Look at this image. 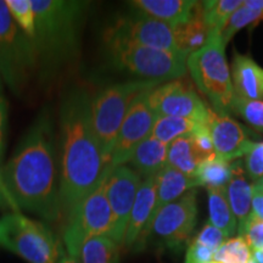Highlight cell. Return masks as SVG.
Segmentation results:
<instances>
[{
	"mask_svg": "<svg viewBox=\"0 0 263 263\" xmlns=\"http://www.w3.org/2000/svg\"><path fill=\"white\" fill-rule=\"evenodd\" d=\"M55 140L51 118L43 112L0 172V180L12 205L48 222L61 218L60 171Z\"/></svg>",
	"mask_w": 263,
	"mask_h": 263,
	"instance_id": "cell-1",
	"label": "cell"
},
{
	"mask_svg": "<svg viewBox=\"0 0 263 263\" xmlns=\"http://www.w3.org/2000/svg\"><path fill=\"white\" fill-rule=\"evenodd\" d=\"M90 106V97L81 89L70 91L61 103L59 171L64 221L112 171L94 133Z\"/></svg>",
	"mask_w": 263,
	"mask_h": 263,
	"instance_id": "cell-2",
	"label": "cell"
},
{
	"mask_svg": "<svg viewBox=\"0 0 263 263\" xmlns=\"http://www.w3.org/2000/svg\"><path fill=\"white\" fill-rule=\"evenodd\" d=\"M35 16L33 38L39 61L59 65L78 54L82 20L88 3L77 0H31Z\"/></svg>",
	"mask_w": 263,
	"mask_h": 263,
	"instance_id": "cell-3",
	"label": "cell"
},
{
	"mask_svg": "<svg viewBox=\"0 0 263 263\" xmlns=\"http://www.w3.org/2000/svg\"><path fill=\"white\" fill-rule=\"evenodd\" d=\"M186 68L197 89L211 103L212 110L229 116L235 94L221 32L210 33L206 44L186 59Z\"/></svg>",
	"mask_w": 263,
	"mask_h": 263,
	"instance_id": "cell-4",
	"label": "cell"
},
{
	"mask_svg": "<svg viewBox=\"0 0 263 263\" xmlns=\"http://www.w3.org/2000/svg\"><path fill=\"white\" fill-rule=\"evenodd\" d=\"M160 83L162 82L147 80L116 83L108 85L91 100V123L108 166L118 130L132 105Z\"/></svg>",
	"mask_w": 263,
	"mask_h": 263,
	"instance_id": "cell-5",
	"label": "cell"
},
{
	"mask_svg": "<svg viewBox=\"0 0 263 263\" xmlns=\"http://www.w3.org/2000/svg\"><path fill=\"white\" fill-rule=\"evenodd\" d=\"M104 44L108 60L115 67L147 81L178 80L188 71L186 58L179 52L143 47L106 35H104Z\"/></svg>",
	"mask_w": 263,
	"mask_h": 263,
	"instance_id": "cell-6",
	"label": "cell"
},
{
	"mask_svg": "<svg viewBox=\"0 0 263 263\" xmlns=\"http://www.w3.org/2000/svg\"><path fill=\"white\" fill-rule=\"evenodd\" d=\"M0 246L28 263H57L62 246L44 223L20 212L0 219Z\"/></svg>",
	"mask_w": 263,
	"mask_h": 263,
	"instance_id": "cell-7",
	"label": "cell"
},
{
	"mask_svg": "<svg viewBox=\"0 0 263 263\" xmlns=\"http://www.w3.org/2000/svg\"><path fill=\"white\" fill-rule=\"evenodd\" d=\"M38 64L34 42L18 27L6 3L0 0V74L11 90L18 94Z\"/></svg>",
	"mask_w": 263,
	"mask_h": 263,
	"instance_id": "cell-8",
	"label": "cell"
},
{
	"mask_svg": "<svg viewBox=\"0 0 263 263\" xmlns=\"http://www.w3.org/2000/svg\"><path fill=\"white\" fill-rule=\"evenodd\" d=\"M110 173L104 177L98 188L85 197L65 221L62 239L65 250L72 257H80L82 245L87 240L95 236L108 238L110 235L112 212L106 195V183Z\"/></svg>",
	"mask_w": 263,
	"mask_h": 263,
	"instance_id": "cell-9",
	"label": "cell"
},
{
	"mask_svg": "<svg viewBox=\"0 0 263 263\" xmlns=\"http://www.w3.org/2000/svg\"><path fill=\"white\" fill-rule=\"evenodd\" d=\"M196 216V192L192 189L154 215L147 229L146 240L154 236L164 248L182 249L195 229Z\"/></svg>",
	"mask_w": 263,
	"mask_h": 263,
	"instance_id": "cell-10",
	"label": "cell"
},
{
	"mask_svg": "<svg viewBox=\"0 0 263 263\" xmlns=\"http://www.w3.org/2000/svg\"><path fill=\"white\" fill-rule=\"evenodd\" d=\"M150 107L159 116L182 117L196 123H207L209 106L183 78L157 85L147 95Z\"/></svg>",
	"mask_w": 263,
	"mask_h": 263,
	"instance_id": "cell-11",
	"label": "cell"
},
{
	"mask_svg": "<svg viewBox=\"0 0 263 263\" xmlns=\"http://www.w3.org/2000/svg\"><path fill=\"white\" fill-rule=\"evenodd\" d=\"M141 184V177L130 167L118 166L108 174L106 195L112 212V227L108 238L118 246L123 245L134 200Z\"/></svg>",
	"mask_w": 263,
	"mask_h": 263,
	"instance_id": "cell-12",
	"label": "cell"
},
{
	"mask_svg": "<svg viewBox=\"0 0 263 263\" xmlns=\"http://www.w3.org/2000/svg\"><path fill=\"white\" fill-rule=\"evenodd\" d=\"M104 35L124 39L159 50L179 52L174 37V28L140 14L121 16L116 18L114 24L106 28Z\"/></svg>",
	"mask_w": 263,
	"mask_h": 263,
	"instance_id": "cell-13",
	"label": "cell"
},
{
	"mask_svg": "<svg viewBox=\"0 0 263 263\" xmlns=\"http://www.w3.org/2000/svg\"><path fill=\"white\" fill-rule=\"evenodd\" d=\"M149 93L141 95L132 105L122 126L118 130L110 156L111 170L128 163L136 147L141 141L150 137L154 124L157 120V115L150 107L149 99H147Z\"/></svg>",
	"mask_w": 263,
	"mask_h": 263,
	"instance_id": "cell-14",
	"label": "cell"
},
{
	"mask_svg": "<svg viewBox=\"0 0 263 263\" xmlns=\"http://www.w3.org/2000/svg\"><path fill=\"white\" fill-rule=\"evenodd\" d=\"M207 127L211 134L216 155L229 162L246 156L254 141L249 139L248 132L228 115H218L209 106Z\"/></svg>",
	"mask_w": 263,
	"mask_h": 263,
	"instance_id": "cell-15",
	"label": "cell"
},
{
	"mask_svg": "<svg viewBox=\"0 0 263 263\" xmlns=\"http://www.w3.org/2000/svg\"><path fill=\"white\" fill-rule=\"evenodd\" d=\"M156 205V176L141 180L128 222L123 245L141 249L146 242V234Z\"/></svg>",
	"mask_w": 263,
	"mask_h": 263,
	"instance_id": "cell-16",
	"label": "cell"
},
{
	"mask_svg": "<svg viewBox=\"0 0 263 263\" xmlns=\"http://www.w3.org/2000/svg\"><path fill=\"white\" fill-rule=\"evenodd\" d=\"M197 3L194 0H133L128 4L136 10L137 14L176 28L189 21Z\"/></svg>",
	"mask_w": 263,
	"mask_h": 263,
	"instance_id": "cell-17",
	"label": "cell"
},
{
	"mask_svg": "<svg viewBox=\"0 0 263 263\" xmlns=\"http://www.w3.org/2000/svg\"><path fill=\"white\" fill-rule=\"evenodd\" d=\"M230 73L235 97L263 101V68L254 59L235 51Z\"/></svg>",
	"mask_w": 263,
	"mask_h": 263,
	"instance_id": "cell-18",
	"label": "cell"
},
{
	"mask_svg": "<svg viewBox=\"0 0 263 263\" xmlns=\"http://www.w3.org/2000/svg\"><path fill=\"white\" fill-rule=\"evenodd\" d=\"M226 195L233 215L236 218L239 233L251 216L252 200V184L246 179L245 171L240 161L232 163V177L226 188Z\"/></svg>",
	"mask_w": 263,
	"mask_h": 263,
	"instance_id": "cell-19",
	"label": "cell"
},
{
	"mask_svg": "<svg viewBox=\"0 0 263 263\" xmlns=\"http://www.w3.org/2000/svg\"><path fill=\"white\" fill-rule=\"evenodd\" d=\"M168 145L149 137L143 140L132 154L128 163L144 179L155 177L167 166Z\"/></svg>",
	"mask_w": 263,
	"mask_h": 263,
	"instance_id": "cell-20",
	"label": "cell"
},
{
	"mask_svg": "<svg viewBox=\"0 0 263 263\" xmlns=\"http://www.w3.org/2000/svg\"><path fill=\"white\" fill-rule=\"evenodd\" d=\"M196 186L195 179L180 173L172 167L166 166L156 174V205L154 215L163 206L176 201L186 192Z\"/></svg>",
	"mask_w": 263,
	"mask_h": 263,
	"instance_id": "cell-21",
	"label": "cell"
},
{
	"mask_svg": "<svg viewBox=\"0 0 263 263\" xmlns=\"http://www.w3.org/2000/svg\"><path fill=\"white\" fill-rule=\"evenodd\" d=\"M210 33L211 31L203 20L199 2L189 21L174 28V37H176L178 51L188 59L189 55L201 49L206 44Z\"/></svg>",
	"mask_w": 263,
	"mask_h": 263,
	"instance_id": "cell-22",
	"label": "cell"
},
{
	"mask_svg": "<svg viewBox=\"0 0 263 263\" xmlns=\"http://www.w3.org/2000/svg\"><path fill=\"white\" fill-rule=\"evenodd\" d=\"M232 177V162L213 155L197 167L194 179L197 186L206 189H226Z\"/></svg>",
	"mask_w": 263,
	"mask_h": 263,
	"instance_id": "cell-23",
	"label": "cell"
},
{
	"mask_svg": "<svg viewBox=\"0 0 263 263\" xmlns=\"http://www.w3.org/2000/svg\"><path fill=\"white\" fill-rule=\"evenodd\" d=\"M207 195H209V223L221 230L227 238L230 239L238 230V223L229 206L226 189H207Z\"/></svg>",
	"mask_w": 263,
	"mask_h": 263,
	"instance_id": "cell-24",
	"label": "cell"
},
{
	"mask_svg": "<svg viewBox=\"0 0 263 263\" xmlns=\"http://www.w3.org/2000/svg\"><path fill=\"white\" fill-rule=\"evenodd\" d=\"M200 163L201 161L194 149L190 134L178 138L168 145L167 166L194 178Z\"/></svg>",
	"mask_w": 263,
	"mask_h": 263,
	"instance_id": "cell-25",
	"label": "cell"
},
{
	"mask_svg": "<svg viewBox=\"0 0 263 263\" xmlns=\"http://www.w3.org/2000/svg\"><path fill=\"white\" fill-rule=\"evenodd\" d=\"M81 263H120L118 245L107 236H95L82 245Z\"/></svg>",
	"mask_w": 263,
	"mask_h": 263,
	"instance_id": "cell-26",
	"label": "cell"
},
{
	"mask_svg": "<svg viewBox=\"0 0 263 263\" xmlns=\"http://www.w3.org/2000/svg\"><path fill=\"white\" fill-rule=\"evenodd\" d=\"M197 124L199 123L182 117L159 116L154 124L150 137L170 145L172 141L178 138L192 133Z\"/></svg>",
	"mask_w": 263,
	"mask_h": 263,
	"instance_id": "cell-27",
	"label": "cell"
},
{
	"mask_svg": "<svg viewBox=\"0 0 263 263\" xmlns=\"http://www.w3.org/2000/svg\"><path fill=\"white\" fill-rule=\"evenodd\" d=\"M244 2L241 0H211V2H200V8L210 31L221 32L230 16Z\"/></svg>",
	"mask_w": 263,
	"mask_h": 263,
	"instance_id": "cell-28",
	"label": "cell"
},
{
	"mask_svg": "<svg viewBox=\"0 0 263 263\" xmlns=\"http://www.w3.org/2000/svg\"><path fill=\"white\" fill-rule=\"evenodd\" d=\"M263 21V11H255L242 4L234 14L230 16L221 31L222 41L227 45L240 29L249 27L251 25H257Z\"/></svg>",
	"mask_w": 263,
	"mask_h": 263,
	"instance_id": "cell-29",
	"label": "cell"
},
{
	"mask_svg": "<svg viewBox=\"0 0 263 263\" xmlns=\"http://www.w3.org/2000/svg\"><path fill=\"white\" fill-rule=\"evenodd\" d=\"M213 259L218 263H249L251 259V249L246 240L238 235L227 239L217 249Z\"/></svg>",
	"mask_w": 263,
	"mask_h": 263,
	"instance_id": "cell-30",
	"label": "cell"
},
{
	"mask_svg": "<svg viewBox=\"0 0 263 263\" xmlns=\"http://www.w3.org/2000/svg\"><path fill=\"white\" fill-rule=\"evenodd\" d=\"M10 14L15 20L18 27L29 38H34L35 34V16L33 11L31 0H6Z\"/></svg>",
	"mask_w": 263,
	"mask_h": 263,
	"instance_id": "cell-31",
	"label": "cell"
},
{
	"mask_svg": "<svg viewBox=\"0 0 263 263\" xmlns=\"http://www.w3.org/2000/svg\"><path fill=\"white\" fill-rule=\"evenodd\" d=\"M232 111H235V114L244 118L249 124L263 130V101L246 100L235 97Z\"/></svg>",
	"mask_w": 263,
	"mask_h": 263,
	"instance_id": "cell-32",
	"label": "cell"
},
{
	"mask_svg": "<svg viewBox=\"0 0 263 263\" xmlns=\"http://www.w3.org/2000/svg\"><path fill=\"white\" fill-rule=\"evenodd\" d=\"M190 137H192L193 146L195 149V153L197 154V156H199L201 162L203 160L216 155L215 146H213V141L211 134H210L209 127H207V123L197 124L195 129L190 133Z\"/></svg>",
	"mask_w": 263,
	"mask_h": 263,
	"instance_id": "cell-33",
	"label": "cell"
},
{
	"mask_svg": "<svg viewBox=\"0 0 263 263\" xmlns=\"http://www.w3.org/2000/svg\"><path fill=\"white\" fill-rule=\"evenodd\" d=\"M239 236L246 240L250 249H263V221L251 215L239 232Z\"/></svg>",
	"mask_w": 263,
	"mask_h": 263,
	"instance_id": "cell-34",
	"label": "cell"
},
{
	"mask_svg": "<svg viewBox=\"0 0 263 263\" xmlns=\"http://www.w3.org/2000/svg\"><path fill=\"white\" fill-rule=\"evenodd\" d=\"M245 172L251 179H259L263 177V141L254 143L245 156Z\"/></svg>",
	"mask_w": 263,
	"mask_h": 263,
	"instance_id": "cell-35",
	"label": "cell"
},
{
	"mask_svg": "<svg viewBox=\"0 0 263 263\" xmlns=\"http://www.w3.org/2000/svg\"><path fill=\"white\" fill-rule=\"evenodd\" d=\"M227 239L228 238L223 234L221 230L217 229L216 227L210 224V223H207V224L200 230V233L195 236L194 240H196L197 242L206 246V248H210L217 251V249H218Z\"/></svg>",
	"mask_w": 263,
	"mask_h": 263,
	"instance_id": "cell-36",
	"label": "cell"
},
{
	"mask_svg": "<svg viewBox=\"0 0 263 263\" xmlns=\"http://www.w3.org/2000/svg\"><path fill=\"white\" fill-rule=\"evenodd\" d=\"M215 254V250L206 248L196 240H193L186 250L185 263H210L212 262Z\"/></svg>",
	"mask_w": 263,
	"mask_h": 263,
	"instance_id": "cell-37",
	"label": "cell"
},
{
	"mask_svg": "<svg viewBox=\"0 0 263 263\" xmlns=\"http://www.w3.org/2000/svg\"><path fill=\"white\" fill-rule=\"evenodd\" d=\"M251 215L255 218L263 221V193L255 184H252V200H251Z\"/></svg>",
	"mask_w": 263,
	"mask_h": 263,
	"instance_id": "cell-38",
	"label": "cell"
},
{
	"mask_svg": "<svg viewBox=\"0 0 263 263\" xmlns=\"http://www.w3.org/2000/svg\"><path fill=\"white\" fill-rule=\"evenodd\" d=\"M6 121H8V105H6L5 99L0 97V159L4 153Z\"/></svg>",
	"mask_w": 263,
	"mask_h": 263,
	"instance_id": "cell-39",
	"label": "cell"
},
{
	"mask_svg": "<svg viewBox=\"0 0 263 263\" xmlns=\"http://www.w3.org/2000/svg\"><path fill=\"white\" fill-rule=\"evenodd\" d=\"M57 263H81V261L78 258H74L72 257L71 255H68L67 251L62 248L60 252V257H59Z\"/></svg>",
	"mask_w": 263,
	"mask_h": 263,
	"instance_id": "cell-40",
	"label": "cell"
},
{
	"mask_svg": "<svg viewBox=\"0 0 263 263\" xmlns=\"http://www.w3.org/2000/svg\"><path fill=\"white\" fill-rule=\"evenodd\" d=\"M244 5L255 11H263V0H245Z\"/></svg>",
	"mask_w": 263,
	"mask_h": 263,
	"instance_id": "cell-41",
	"label": "cell"
},
{
	"mask_svg": "<svg viewBox=\"0 0 263 263\" xmlns=\"http://www.w3.org/2000/svg\"><path fill=\"white\" fill-rule=\"evenodd\" d=\"M251 257L257 263H263V249H254L252 250Z\"/></svg>",
	"mask_w": 263,
	"mask_h": 263,
	"instance_id": "cell-42",
	"label": "cell"
},
{
	"mask_svg": "<svg viewBox=\"0 0 263 263\" xmlns=\"http://www.w3.org/2000/svg\"><path fill=\"white\" fill-rule=\"evenodd\" d=\"M255 185L257 186V188H258L259 190H261V192L263 193V177H262V178H259V179L256 180Z\"/></svg>",
	"mask_w": 263,
	"mask_h": 263,
	"instance_id": "cell-43",
	"label": "cell"
},
{
	"mask_svg": "<svg viewBox=\"0 0 263 263\" xmlns=\"http://www.w3.org/2000/svg\"><path fill=\"white\" fill-rule=\"evenodd\" d=\"M249 263H257V262H256V261H255V259L251 257V259H250V261H249Z\"/></svg>",
	"mask_w": 263,
	"mask_h": 263,
	"instance_id": "cell-44",
	"label": "cell"
},
{
	"mask_svg": "<svg viewBox=\"0 0 263 263\" xmlns=\"http://www.w3.org/2000/svg\"><path fill=\"white\" fill-rule=\"evenodd\" d=\"M210 263H218V262H215V261H213V262H210Z\"/></svg>",
	"mask_w": 263,
	"mask_h": 263,
	"instance_id": "cell-45",
	"label": "cell"
}]
</instances>
